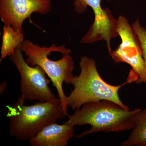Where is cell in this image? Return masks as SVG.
<instances>
[{
  "instance_id": "52a82bcc",
  "label": "cell",
  "mask_w": 146,
  "mask_h": 146,
  "mask_svg": "<svg viewBox=\"0 0 146 146\" xmlns=\"http://www.w3.org/2000/svg\"><path fill=\"white\" fill-rule=\"evenodd\" d=\"M101 1L74 0V6L75 11L80 14L85 12L88 7H90L93 9L95 16L94 23L86 34L81 38L80 44H92L104 40L110 54L112 52L110 41L119 36L117 31V19L114 18L109 9L102 8Z\"/></svg>"
},
{
  "instance_id": "4fadbf2b",
  "label": "cell",
  "mask_w": 146,
  "mask_h": 146,
  "mask_svg": "<svg viewBox=\"0 0 146 146\" xmlns=\"http://www.w3.org/2000/svg\"><path fill=\"white\" fill-rule=\"evenodd\" d=\"M7 86L6 82H3L1 83V94L3 93L4 91Z\"/></svg>"
},
{
  "instance_id": "ba28073f",
  "label": "cell",
  "mask_w": 146,
  "mask_h": 146,
  "mask_svg": "<svg viewBox=\"0 0 146 146\" xmlns=\"http://www.w3.org/2000/svg\"><path fill=\"white\" fill-rule=\"evenodd\" d=\"M51 0H0V18L4 25L23 33L24 21L33 13L44 15L51 10Z\"/></svg>"
},
{
  "instance_id": "277c9868",
  "label": "cell",
  "mask_w": 146,
  "mask_h": 146,
  "mask_svg": "<svg viewBox=\"0 0 146 146\" xmlns=\"http://www.w3.org/2000/svg\"><path fill=\"white\" fill-rule=\"evenodd\" d=\"M79 65V75L74 76L69 81V84H72L74 89L67 96L68 107L75 110L88 103L106 100L117 104L124 109H129L121 100L119 94L120 89L130 82L128 80L117 86L107 83L98 72L95 60L86 56L81 58Z\"/></svg>"
},
{
  "instance_id": "8992f818",
  "label": "cell",
  "mask_w": 146,
  "mask_h": 146,
  "mask_svg": "<svg viewBox=\"0 0 146 146\" xmlns=\"http://www.w3.org/2000/svg\"><path fill=\"white\" fill-rule=\"evenodd\" d=\"M117 31L121 43L110 54L116 63L123 62L130 65L132 68L130 74L136 79V83L146 84V68L141 43L125 17L119 16Z\"/></svg>"
},
{
  "instance_id": "6da1fadb",
  "label": "cell",
  "mask_w": 146,
  "mask_h": 146,
  "mask_svg": "<svg viewBox=\"0 0 146 146\" xmlns=\"http://www.w3.org/2000/svg\"><path fill=\"white\" fill-rule=\"evenodd\" d=\"M141 110L124 109L114 102L103 100L83 105L72 115H69V119L64 123L74 127L91 126L90 129L76 136L78 138L101 131L121 132L134 127L135 116Z\"/></svg>"
},
{
  "instance_id": "7c38bea8",
  "label": "cell",
  "mask_w": 146,
  "mask_h": 146,
  "mask_svg": "<svg viewBox=\"0 0 146 146\" xmlns=\"http://www.w3.org/2000/svg\"><path fill=\"white\" fill-rule=\"evenodd\" d=\"M132 26L134 32L138 36L141 43L143 51V57L146 68V29L141 25L138 20L134 21L132 25Z\"/></svg>"
},
{
  "instance_id": "30bf717a",
  "label": "cell",
  "mask_w": 146,
  "mask_h": 146,
  "mask_svg": "<svg viewBox=\"0 0 146 146\" xmlns=\"http://www.w3.org/2000/svg\"><path fill=\"white\" fill-rule=\"evenodd\" d=\"M24 40L23 33L16 30L13 27L4 25L3 27L0 62L10 56Z\"/></svg>"
},
{
  "instance_id": "3957f363",
  "label": "cell",
  "mask_w": 146,
  "mask_h": 146,
  "mask_svg": "<svg viewBox=\"0 0 146 146\" xmlns=\"http://www.w3.org/2000/svg\"><path fill=\"white\" fill-rule=\"evenodd\" d=\"M21 49L27 56L25 60L29 65L33 67L38 65L44 70L57 91L65 114L69 116L67 96L63 84V82L69 84L74 76V62L71 50L64 45L52 44L49 47L41 46L28 39L24 40Z\"/></svg>"
},
{
  "instance_id": "8fae6325",
  "label": "cell",
  "mask_w": 146,
  "mask_h": 146,
  "mask_svg": "<svg viewBox=\"0 0 146 146\" xmlns=\"http://www.w3.org/2000/svg\"><path fill=\"white\" fill-rule=\"evenodd\" d=\"M134 122L131 133L121 146H146V108L136 114Z\"/></svg>"
},
{
  "instance_id": "5b68a950",
  "label": "cell",
  "mask_w": 146,
  "mask_h": 146,
  "mask_svg": "<svg viewBox=\"0 0 146 146\" xmlns=\"http://www.w3.org/2000/svg\"><path fill=\"white\" fill-rule=\"evenodd\" d=\"M21 76V98L25 100L46 102L58 98L50 89L51 81L46 77V73L40 66H31L24 59L21 46L9 56Z\"/></svg>"
},
{
  "instance_id": "9c48e42d",
  "label": "cell",
  "mask_w": 146,
  "mask_h": 146,
  "mask_svg": "<svg viewBox=\"0 0 146 146\" xmlns=\"http://www.w3.org/2000/svg\"><path fill=\"white\" fill-rule=\"evenodd\" d=\"M74 127L65 123L50 124L42 129L31 139V146H67L74 137Z\"/></svg>"
},
{
  "instance_id": "7a4b0ae2",
  "label": "cell",
  "mask_w": 146,
  "mask_h": 146,
  "mask_svg": "<svg viewBox=\"0 0 146 146\" xmlns=\"http://www.w3.org/2000/svg\"><path fill=\"white\" fill-rule=\"evenodd\" d=\"M20 97L14 104L7 106L9 135L18 141H29L45 127L67 116L59 98L29 106Z\"/></svg>"
}]
</instances>
